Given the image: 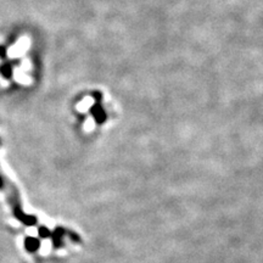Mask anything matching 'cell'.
<instances>
[{
    "label": "cell",
    "mask_w": 263,
    "mask_h": 263,
    "mask_svg": "<svg viewBox=\"0 0 263 263\" xmlns=\"http://www.w3.org/2000/svg\"><path fill=\"white\" fill-rule=\"evenodd\" d=\"M39 246H41V244H39L37 239H33V238L26 239V248H27V250H29V251H35V250H38Z\"/></svg>",
    "instance_id": "1"
},
{
    "label": "cell",
    "mask_w": 263,
    "mask_h": 263,
    "mask_svg": "<svg viewBox=\"0 0 263 263\" xmlns=\"http://www.w3.org/2000/svg\"><path fill=\"white\" fill-rule=\"evenodd\" d=\"M66 234L70 236L72 241H74V242H81L82 241L81 236L78 235V234H76L74 232H71V230H66Z\"/></svg>",
    "instance_id": "2"
},
{
    "label": "cell",
    "mask_w": 263,
    "mask_h": 263,
    "mask_svg": "<svg viewBox=\"0 0 263 263\" xmlns=\"http://www.w3.org/2000/svg\"><path fill=\"white\" fill-rule=\"evenodd\" d=\"M39 233H41V235L43 236V238H49V236H51V233L49 232L47 228H44V227L39 229Z\"/></svg>",
    "instance_id": "3"
}]
</instances>
